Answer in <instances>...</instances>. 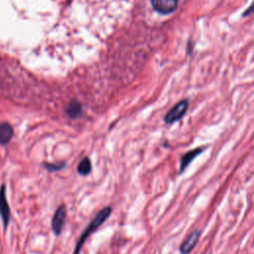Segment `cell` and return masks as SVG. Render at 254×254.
Here are the masks:
<instances>
[{
    "instance_id": "obj_1",
    "label": "cell",
    "mask_w": 254,
    "mask_h": 254,
    "mask_svg": "<svg viewBox=\"0 0 254 254\" xmlns=\"http://www.w3.org/2000/svg\"><path fill=\"white\" fill-rule=\"evenodd\" d=\"M110 213H111V209L109 207H107V208H105L97 216H95L92 219V221L90 222L89 226L87 227L85 232L83 233L82 237L80 238V240H79V242H78V244H77V246L75 248V253L74 254H79L80 253L81 248L84 245V243L86 240V238L88 237V235L91 234V233H93L95 230H98L99 227L101 225H103L104 222L107 219V217L110 215Z\"/></svg>"
},
{
    "instance_id": "obj_2",
    "label": "cell",
    "mask_w": 254,
    "mask_h": 254,
    "mask_svg": "<svg viewBox=\"0 0 254 254\" xmlns=\"http://www.w3.org/2000/svg\"><path fill=\"white\" fill-rule=\"evenodd\" d=\"M189 108V101L183 100L178 103L165 116V122L167 124H173L176 121L180 120L186 114Z\"/></svg>"
},
{
    "instance_id": "obj_3",
    "label": "cell",
    "mask_w": 254,
    "mask_h": 254,
    "mask_svg": "<svg viewBox=\"0 0 254 254\" xmlns=\"http://www.w3.org/2000/svg\"><path fill=\"white\" fill-rule=\"evenodd\" d=\"M153 8L161 14L174 12L179 4V0H151Z\"/></svg>"
},
{
    "instance_id": "obj_4",
    "label": "cell",
    "mask_w": 254,
    "mask_h": 254,
    "mask_svg": "<svg viewBox=\"0 0 254 254\" xmlns=\"http://www.w3.org/2000/svg\"><path fill=\"white\" fill-rule=\"evenodd\" d=\"M66 217H67L66 208H65V206H61L57 210V212L54 215L53 221H52V229L57 235L61 234L63 228L66 224Z\"/></svg>"
},
{
    "instance_id": "obj_5",
    "label": "cell",
    "mask_w": 254,
    "mask_h": 254,
    "mask_svg": "<svg viewBox=\"0 0 254 254\" xmlns=\"http://www.w3.org/2000/svg\"><path fill=\"white\" fill-rule=\"evenodd\" d=\"M205 149L206 148L204 147H199L184 154L183 157L181 158V162H180V174L185 172V170L189 167L190 162H193L200 154H202L205 151Z\"/></svg>"
},
{
    "instance_id": "obj_6",
    "label": "cell",
    "mask_w": 254,
    "mask_h": 254,
    "mask_svg": "<svg viewBox=\"0 0 254 254\" xmlns=\"http://www.w3.org/2000/svg\"><path fill=\"white\" fill-rule=\"evenodd\" d=\"M199 239H200V232L198 231H195L190 234H189L188 237L183 241V243L180 246L181 254H189L195 248Z\"/></svg>"
},
{
    "instance_id": "obj_7",
    "label": "cell",
    "mask_w": 254,
    "mask_h": 254,
    "mask_svg": "<svg viewBox=\"0 0 254 254\" xmlns=\"http://www.w3.org/2000/svg\"><path fill=\"white\" fill-rule=\"evenodd\" d=\"M0 215H1L3 224L6 228L10 219V211L5 196V186H2L1 190H0Z\"/></svg>"
},
{
    "instance_id": "obj_8",
    "label": "cell",
    "mask_w": 254,
    "mask_h": 254,
    "mask_svg": "<svg viewBox=\"0 0 254 254\" xmlns=\"http://www.w3.org/2000/svg\"><path fill=\"white\" fill-rule=\"evenodd\" d=\"M13 136V129L8 123L0 124V144H7Z\"/></svg>"
},
{
    "instance_id": "obj_9",
    "label": "cell",
    "mask_w": 254,
    "mask_h": 254,
    "mask_svg": "<svg viewBox=\"0 0 254 254\" xmlns=\"http://www.w3.org/2000/svg\"><path fill=\"white\" fill-rule=\"evenodd\" d=\"M78 171L81 175H88L91 171V164L88 158H85L84 160L81 161L78 167Z\"/></svg>"
},
{
    "instance_id": "obj_10",
    "label": "cell",
    "mask_w": 254,
    "mask_h": 254,
    "mask_svg": "<svg viewBox=\"0 0 254 254\" xmlns=\"http://www.w3.org/2000/svg\"><path fill=\"white\" fill-rule=\"evenodd\" d=\"M81 112H82V107H81V106H80L79 104H77V103L71 104V105L69 106L68 109H67V113H68L69 116L72 117V118L78 117V116L81 114Z\"/></svg>"
},
{
    "instance_id": "obj_11",
    "label": "cell",
    "mask_w": 254,
    "mask_h": 254,
    "mask_svg": "<svg viewBox=\"0 0 254 254\" xmlns=\"http://www.w3.org/2000/svg\"><path fill=\"white\" fill-rule=\"evenodd\" d=\"M46 166V168L49 170V171H58V170H60L62 167H64L65 165H55V164H46L45 165Z\"/></svg>"
},
{
    "instance_id": "obj_12",
    "label": "cell",
    "mask_w": 254,
    "mask_h": 254,
    "mask_svg": "<svg viewBox=\"0 0 254 254\" xmlns=\"http://www.w3.org/2000/svg\"><path fill=\"white\" fill-rule=\"evenodd\" d=\"M252 13H254V1L252 2V4L243 12L242 14V17H246V16H249L251 15Z\"/></svg>"
}]
</instances>
